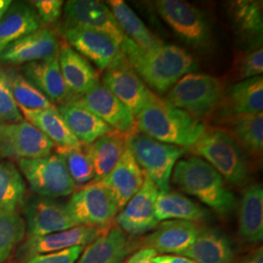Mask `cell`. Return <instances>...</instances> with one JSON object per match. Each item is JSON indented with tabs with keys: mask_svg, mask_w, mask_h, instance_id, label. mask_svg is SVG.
Returning <instances> with one entry per match:
<instances>
[{
	"mask_svg": "<svg viewBox=\"0 0 263 263\" xmlns=\"http://www.w3.org/2000/svg\"><path fill=\"white\" fill-rule=\"evenodd\" d=\"M120 50L142 82L159 94H165L181 77L198 68L192 55L177 45L163 43L144 50L126 36Z\"/></svg>",
	"mask_w": 263,
	"mask_h": 263,
	"instance_id": "1",
	"label": "cell"
},
{
	"mask_svg": "<svg viewBox=\"0 0 263 263\" xmlns=\"http://www.w3.org/2000/svg\"><path fill=\"white\" fill-rule=\"evenodd\" d=\"M135 119L138 131L156 141L184 148L194 145L207 130L204 123L153 92Z\"/></svg>",
	"mask_w": 263,
	"mask_h": 263,
	"instance_id": "2",
	"label": "cell"
},
{
	"mask_svg": "<svg viewBox=\"0 0 263 263\" xmlns=\"http://www.w3.org/2000/svg\"><path fill=\"white\" fill-rule=\"evenodd\" d=\"M173 182L219 215H227L235 208V197L226 186L223 178L208 162L198 156H191L177 163Z\"/></svg>",
	"mask_w": 263,
	"mask_h": 263,
	"instance_id": "3",
	"label": "cell"
},
{
	"mask_svg": "<svg viewBox=\"0 0 263 263\" xmlns=\"http://www.w3.org/2000/svg\"><path fill=\"white\" fill-rule=\"evenodd\" d=\"M190 149L229 183L242 186L249 180L250 172L244 149L228 132L207 129Z\"/></svg>",
	"mask_w": 263,
	"mask_h": 263,
	"instance_id": "4",
	"label": "cell"
},
{
	"mask_svg": "<svg viewBox=\"0 0 263 263\" xmlns=\"http://www.w3.org/2000/svg\"><path fill=\"white\" fill-rule=\"evenodd\" d=\"M224 93L220 79L192 72L181 77L170 89L165 101L200 120L219 108Z\"/></svg>",
	"mask_w": 263,
	"mask_h": 263,
	"instance_id": "5",
	"label": "cell"
},
{
	"mask_svg": "<svg viewBox=\"0 0 263 263\" xmlns=\"http://www.w3.org/2000/svg\"><path fill=\"white\" fill-rule=\"evenodd\" d=\"M127 146L145 176L160 192L170 189V179L178 160L187 148L156 141L137 129L127 135Z\"/></svg>",
	"mask_w": 263,
	"mask_h": 263,
	"instance_id": "6",
	"label": "cell"
},
{
	"mask_svg": "<svg viewBox=\"0 0 263 263\" xmlns=\"http://www.w3.org/2000/svg\"><path fill=\"white\" fill-rule=\"evenodd\" d=\"M19 168L31 190L41 197H66L76 191L66 162L56 152L39 158L19 160Z\"/></svg>",
	"mask_w": 263,
	"mask_h": 263,
	"instance_id": "7",
	"label": "cell"
},
{
	"mask_svg": "<svg viewBox=\"0 0 263 263\" xmlns=\"http://www.w3.org/2000/svg\"><path fill=\"white\" fill-rule=\"evenodd\" d=\"M66 208L77 226L106 228L119 212L111 191L100 181H92L74 191Z\"/></svg>",
	"mask_w": 263,
	"mask_h": 263,
	"instance_id": "8",
	"label": "cell"
},
{
	"mask_svg": "<svg viewBox=\"0 0 263 263\" xmlns=\"http://www.w3.org/2000/svg\"><path fill=\"white\" fill-rule=\"evenodd\" d=\"M154 6L160 17L186 44L195 49L209 46L211 27L201 10L183 0H159Z\"/></svg>",
	"mask_w": 263,
	"mask_h": 263,
	"instance_id": "9",
	"label": "cell"
},
{
	"mask_svg": "<svg viewBox=\"0 0 263 263\" xmlns=\"http://www.w3.org/2000/svg\"><path fill=\"white\" fill-rule=\"evenodd\" d=\"M103 85L136 117L147 103L151 90L130 66L122 52L104 70Z\"/></svg>",
	"mask_w": 263,
	"mask_h": 263,
	"instance_id": "10",
	"label": "cell"
},
{
	"mask_svg": "<svg viewBox=\"0 0 263 263\" xmlns=\"http://www.w3.org/2000/svg\"><path fill=\"white\" fill-rule=\"evenodd\" d=\"M159 189L147 176L141 189L115 216L118 227L128 235L141 236L155 229L160 221L155 215Z\"/></svg>",
	"mask_w": 263,
	"mask_h": 263,
	"instance_id": "11",
	"label": "cell"
},
{
	"mask_svg": "<svg viewBox=\"0 0 263 263\" xmlns=\"http://www.w3.org/2000/svg\"><path fill=\"white\" fill-rule=\"evenodd\" d=\"M55 143L27 120L7 124L0 143V156L33 159L52 153Z\"/></svg>",
	"mask_w": 263,
	"mask_h": 263,
	"instance_id": "12",
	"label": "cell"
},
{
	"mask_svg": "<svg viewBox=\"0 0 263 263\" xmlns=\"http://www.w3.org/2000/svg\"><path fill=\"white\" fill-rule=\"evenodd\" d=\"M66 28H88L107 33L119 44L125 39L109 7L97 0H70L64 5Z\"/></svg>",
	"mask_w": 263,
	"mask_h": 263,
	"instance_id": "13",
	"label": "cell"
},
{
	"mask_svg": "<svg viewBox=\"0 0 263 263\" xmlns=\"http://www.w3.org/2000/svg\"><path fill=\"white\" fill-rule=\"evenodd\" d=\"M28 238L61 232L77 226L66 204L51 198H32L25 208Z\"/></svg>",
	"mask_w": 263,
	"mask_h": 263,
	"instance_id": "14",
	"label": "cell"
},
{
	"mask_svg": "<svg viewBox=\"0 0 263 263\" xmlns=\"http://www.w3.org/2000/svg\"><path fill=\"white\" fill-rule=\"evenodd\" d=\"M73 101L94 113L115 131L127 136L137 129L136 119L130 110L101 83Z\"/></svg>",
	"mask_w": 263,
	"mask_h": 263,
	"instance_id": "15",
	"label": "cell"
},
{
	"mask_svg": "<svg viewBox=\"0 0 263 263\" xmlns=\"http://www.w3.org/2000/svg\"><path fill=\"white\" fill-rule=\"evenodd\" d=\"M66 42L85 59L104 71L121 52L120 44L102 31L88 28H64Z\"/></svg>",
	"mask_w": 263,
	"mask_h": 263,
	"instance_id": "16",
	"label": "cell"
},
{
	"mask_svg": "<svg viewBox=\"0 0 263 263\" xmlns=\"http://www.w3.org/2000/svg\"><path fill=\"white\" fill-rule=\"evenodd\" d=\"M60 43L56 34L49 28H41L9 44L0 53V63L25 65L56 56Z\"/></svg>",
	"mask_w": 263,
	"mask_h": 263,
	"instance_id": "17",
	"label": "cell"
},
{
	"mask_svg": "<svg viewBox=\"0 0 263 263\" xmlns=\"http://www.w3.org/2000/svg\"><path fill=\"white\" fill-rule=\"evenodd\" d=\"M22 74L54 104H66L73 100L60 68L58 55L22 65Z\"/></svg>",
	"mask_w": 263,
	"mask_h": 263,
	"instance_id": "18",
	"label": "cell"
},
{
	"mask_svg": "<svg viewBox=\"0 0 263 263\" xmlns=\"http://www.w3.org/2000/svg\"><path fill=\"white\" fill-rule=\"evenodd\" d=\"M108 227L98 228L79 226L57 233L28 238L23 246V253L28 259L37 254L55 253L73 247L88 246L102 235Z\"/></svg>",
	"mask_w": 263,
	"mask_h": 263,
	"instance_id": "19",
	"label": "cell"
},
{
	"mask_svg": "<svg viewBox=\"0 0 263 263\" xmlns=\"http://www.w3.org/2000/svg\"><path fill=\"white\" fill-rule=\"evenodd\" d=\"M200 230L201 226L195 222L166 220L146 237L143 249H151L157 254H180L194 243Z\"/></svg>",
	"mask_w": 263,
	"mask_h": 263,
	"instance_id": "20",
	"label": "cell"
},
{
	"mask_svg": "<svg viewBox=\"0 0 263 263\" xmlns=\"http://www.w3.org/2000/svg\"><path fill=\"white\" fill-rule=\"evenodd\" d=\"M58 59L62 76L73 100L100 84L98 71L66 42L60 44Z\"/></svg>",
	"mask_w": 263,
	"mask_h": 263,
	"instance_id": "21",
	"label": "cell"
},
{
	"mask_svg": "<svg viewBox=\"0 0 263 263\" xmlns=\"http://www.w3.org/2000/svg\"><path fill=\"white\" fill-rule=\"evenodd\" d=\"M144 179V172L139 166L131 151L127 146L123 152L121 158L117 162L109 175L100 180V182H102L111 191L120 211L141 189Z\"/></svg>",
	"mask_w": 263,
	"mask_h": 263,
	"instance_id": "22",
	"label": "cell"
},
{
	"mask_svg": "<svg viewBox=\"0 0 263 263\" xmlns=\"http://www.w3.org/2000/svg\"><path fill=\"white\" fill-rule=\"evenodd\" d=\"M134 249L136 245L120 227H108L88 245L76 263H122Z\"/></svg>",
	"mask_w": 263,
	"mask_h": 263,
	"instance_id": "23",
	"label": "cell"
},
{
	"mask_svg": "<svg viewBox=\"0 0 263 263\" xmlns=\"http://www.w3.org/2000/svg\"><path fill=\"white\" fill-rule=\"evenodd\" d=\"M179 255L197 263H232L234 250L230 239L221 230L201 227L194 243Z\"/></svg>",
	"mask_w": 263,
	"mask_h": 263,
	"instance_id": "24",
	"label": "cell"
},
{
	"mask_svg": "<svg viewBox=\"0 0 263 263\" xmlns=\"http://www.w3.org/2000/svg\"><path fill=\"white\" fill-rule=\"evenodd\" d=\"M68 128L83 145H90L99 138L115 131L81 104L74 101L58 106Z\"/></svg>",
	"mask_w": 263,
	"mask_h": 263,
	"instance_id": "25",
	"label": "cell"
},
{
	"mask_svg": "<svg viewBox=\"0 0 263 263\" xmlns=\"http://www.w3.org/2000/svg\"><path fill=\"white\" fill-rule=\"evenodd\" d=\"M220 106L223 109V115L228 117L239 114L262 112V76L232 85L224 93Z\"/></svg>",
	"mask_w": 263,
	"mask_h": 263,
	"instance_id": "26",
	"label": "cell"
},
{
	"mask_svg": "<svg viewBox=\"0 0 263 263\" xmlns=\"http://www.w3.org/2000/svg\"><path fill=\"white\" fill-rule=\"evenodd\" d=\"M43 23L32 5L12 2L0 20V53L20 38L42 28Z\"/></svg>",
	"mask_w": 263,
	"mask_h": 263,
	"instance_id": "27",
	"label": "cell"
},
{
	"mask_svg": "<svg viewBox=\"0 0 263 263\" xmlns=\"http://www.w3.org/2000/svg\"><path fill=\"white\" fill-rule=\"evenodd\" d=\"M23 117L43 133L56 146L78 148L82 146L70 131L57 106L40 109H27L19 107Z\"/></svg>",
	"mask_w": 263,
	"mask_h": 263,
	"instance_id": "28",
	"label": "cell"
},
{
	"mask_svg": "<svg viewBox=\"0 0 263 263\" xmlns=\"http://www.w3.org/2000/svg\"><path fill=\"white\" fill-rule=\"evenodd\" d=\"M239 234L252 244L262 241L263 187L260 183L245 189L239 210Z\"/></svg>",
	"mask_w": 263,
	"mask_h": 263,
	"instance_id": "29",
	"label": "cell"
},
{
	"mask_svg": "<svg viewBox=\"0 0 263 263\" xmlns=\"http://www.w3.org/2000/svg\"><path fill=\"white\" fill-rule=\"evenodd\" d=\"M155 215L162 220H185L191 222L206 221L211 213L191 199L175 191L160 192L155 203Z\"/></svg>",
	"mask_w": 263,
	"mask_h": 263,
	"instance_id": "30",
	"label": "cell"
},
{
	"mask_svg": "<svg viewBox=\"0 0 263 263\" xmlns=\"http://www.w3.org/2000/svg\"><path fill=\"white\" fill-rule=\"evenodd\" d=\"M126 147L127 136L118 131L104 135L92 144L87 145L94 168L93 181H100L109 175Z\"/></svg>",
	"mask_w": 263,
	"mask_h": 263,
	"instance_id": "31",
	"label": "cell"
},
{
	"mask_svg": "<svg viewBox=\"0 0 263 263\" xmlns=\"http://www.w3.org/2000/svg\"><path fill=\"white\" fill-rule=\"evenodd\" d=\"M230 14L238 33L248 42L250 49L262 47V2L235 1L231 4Z\"/></svg>",
	"mask_w": 263,
	"mask_h": 263,
	"instance_id": "32",
	"label": "cell"
},
{
	"mask_svg": "<svg viewBox=\"0 0 263 263\" xmlns=\"http://www.w3.org/2000/svg\"><path fill=\"white\" fill-rule=\"evenodd\" d=\"M118 26L125 36L131 39L139 47L151 50L164 42L155 36L142 20L123 0H110L107 2Z\"/></svg>",
	"mask_w": 263,
	"mask_h": 263,
	"instance_id": "33",
	"label": "cell"
},
{
	"mask_svg": "<svg viewBox=\"0 0 263 263\" xmlns=\"http://www.w3.org/2000/svg\"><path fill=\"white\" fill-rule=\"evenodd\" d=\"M229 131L238 144L249 153L260 156L263 151L262 112L228 117Z\"/></svg>",
	"mask_w": 263,
	"mask_h": 263,
	"instance_id": "34",
	"label": "cell"
},
{
	"mask_svg": "<svg viewBox=\"0 0 263 263\" xmlns=\"http://www.w3.org/2000/svg\"><path fill=\"white\" fill-rule=\"evenodd\" d=\"M26 221L17 208L0 204V263L9 257L14 249L23 241Z\"/></svg>",
	"mask_w": 263,
	"mask_h": 263,
	"instance_id": "35",
	"label": "cell"
},
{
	"mask_svg": "<svg viewBox=\"0 0 263 263\" xmlns=\"http://www.w3.org/2000/svg\"><path fill=\"white\" fill-rule=\"evenodd\" d=\"M11 90L19 107L27 109H40L54 106L47 97L14 68L6 70Z\"/></svg>",
	"mask_w": 263,
	"mask_h": 263,
	"instance_id": "36",
	"label": "cell"
},
{
	"mask_svg": "<svg viewBox=\"0 0 263 263\" xmlns=\"http://www.w3.org/2000/svg\"><path fill=\"white\" fill-rule=\"evenodd\" d=\"M55 151L65 160L69 176L76 186L84 185L91 180L93 181L94 168L87 151V145L78 148L55 146Z\"/></svg>",
	"mask_w": 263,
	"mask_h": 263,
	"instance_id": "37",
	"label": "cell"
},
{
	"mask_svg": "<svg viewBox=\"0 0 263 263\" xmlns=\"http://www.w3.org/2000/svg\"><path fill=\"white\" fill-rule=\"evenodd\" d=\"M25 191V181L17 168L10 162H0V204L18 208Z\"/></svg>",
	"mask_w": 263,
	"mask_h": 263,
	"instance_id": "38",
	"label": "cell"
},
{
	"mask_svg": "<svg viewBox=\"0 0 263 263\" xmlns=\"http://www.w3.org/2000/svg\"><path fill=\"white\" fill-rule=\"evenodd\" d=\"M263 72L262 47L253 48L237 57L233 64L231 76L236 81H243Z\"/></svg>",
	"mask_w": 263,
	"mask_h": 263,
	"instance_id": "39",
	"label": "cell"
},
{
	"mask_svg": "<svg viewBox=\"0 0 263 263\" xmlns=\"http://www.w3.org/2000/svg\"><path fill=\"white\" fill-rule=\"evenodd\" d=\"M0 119L7 124L21 122L24 117L11 90L6 70L0 67Z\"/></svg>",
	"mask_w": 263,
	"mask_h": 263,
	"instance_id": "40",
	"label": "cell"
},
{
	"mask_svg": "<svg viewBox=\"0 0 263 263\" xmlns=\"http://www.w3.org/2000/svg\"><path fill=\"white\" fill-rule=\"evenodd\" d=\"M83 251L84 247H73L60 252L34 255L26 263H76Z\"/></svg>",
	"mask_w": 263,
	"mask_h": 263,
	"instance_id": "41",
	"label": "cell"
},
{
	"mask_svg": "<svg viewBox=\"0 0 263 263\" xmlns=\"http://www.w3.org/2000/svg\"><path fill=\"white\" fill-rule=\"evenodd\" d=\"M64 1L62 0H36L32 2V6L36 11L43 24L52 25L62 16Z\"/></svg>",
	"mask_w": 263,
	"mask_h": 263,
	"instance_id": "42",
	"label": "cell"
},
{
	"mask_svg": "<svg viewBox=\"0 0 263 263\" xmlns=\"http://www.w3.org/2000/svg\"><path fill=\"white\" fill-rule=\"evenodd\" d=\"M157 254L155 251L151 249H141L123 263H153L152 258Z\"/></svg>",
	"mask_w": 263,
	"mask_h": 263,
	"instance_id": "43",
	"label": "cell"
},
{
	"mask_svg": "<svg viewBox=\"0 0 263 263\" xmlns=\"http://www.w3.org/2000/svg\"><path fill=\"white\" fill-rule=\"evenodd\" d=\"M153 263H197L182 255H171V254H157L152 258Z\"/></svg>",
	"mask_w": 263,
	"mask_h": 263,
	"instance_id": "44",
	"label": "cell"
},
{
	"mask_svg": "<svg viewBox=\"0 0 263 263\" xmlns=\"http://www.w3.org/2000/svg\"><path fill=\"white\" fill-rule=\"evenodd\" d=\"M239 263H263V249L260 247L248 254Z\"/></svg>",
	"mask_w": 263,
	"mask_h": 263,
	"instance_id": "45",
	"label": "cell"
},
{
	"mask_svg": "<svg viewBox=\"0 0 263 263\" xmlns=\"http://www.w3.org/2000/svg\"><path fill=\"white\" fill-rule=\"evenodd\" d=\"M12 4L11 0H0V20L4 16L10 5Z\"/></svg>",
	"mask_w": 263,
	"mask_h": 263,
	"instance_id": "46",
	"label": "cell"
},
{
	"mask_svg": "<svg viewBox=\"0 0 263 263\" xmlns=\"http://www.w3.org/2000/svg\"><path fill=\"white\" fill-rule=\"evenodd\" d=\"M6 125H7V123H5L3 120L0 119V143H1V141H2L3 134H4V130H5Z\"/></svg>",
	"mask_w": 263,
	"mask_h": 263,
	"instance_id": "47",
	"label": "cell"
}]
</instances>
